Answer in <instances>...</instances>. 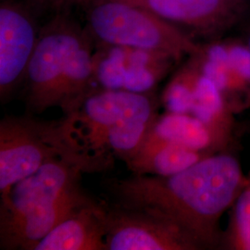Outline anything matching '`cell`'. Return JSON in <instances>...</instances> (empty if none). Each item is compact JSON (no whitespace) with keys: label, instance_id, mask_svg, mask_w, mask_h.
<instances>
[{"label":"cell","instance_id":"1","mask_svg":"<svg viewBox=\"0 0 250 250\" xmlns=\"http://www.w3.org/2000/svg\"><path fill=\"white\" fill-rule=\"evenodd\" d=\"M238 159L218 152L170 176L134 174L106 183L112 203L142 210L178 225L204 250L221 249L220 223L249 184Z\"/></svg>","mask_w":250,"mask_h":250},{"label":"cell","instance_id":"2","mask_svg":"<svg viewBox=\"0 0 250 250\" xmlns=\"http://www.w3.org/2000/svg\"><path fill=\"white\" fill-rule=\"evenodd\" d=\"M83 173L77 164L50 161L0 197V249L35 250L54 227L96 199L83 188Z\"/></svg>","mask_w":250,"mask_h":250},{"label":"cell","instance_id":"3","mask_svg":"<svg viewBox=\"0 0 250 250\" xmlns=\"http://www.w3.org/2000/svg\"><path fill=\"white\" fill-rule=\"evenodd\" d=\"M69 161L84 173L102 171L72 134L62 118L44 121L27 113L0 122V197L50 161Z\"/></svg>","mask_w":250,"mask_h":250},{"label":"cell","instance_id":"4","mask_svg":"<svg viewBox=\"0 0 250 250\" xmlns=\"http://www.w3.org/2000/svg\"><path fill=\"white\" fill-rule=\"evenodd\" d=\"M86 8V29L98 43L161 51L178 62L200 49V44L185 31L139 6L120 0H91Z\"/></svg>","mask_w":250,"mask_h":250},{"label":"cell","instance_id":"5","mask_svg":"<svg viewBox=\"0 0 250 250\" xmlns=\"http://www.w3.org/2000/svg\"><path fill=\"white\" fill-rule=\"evenodd\" d=\"M84 34L68 14L56 15L40 30L24 79L27 113L38 115L60 106L65 70Z\"/></svg>","mask_w":250,"mask_h":250},{"label":"cell","instance_id":"6","mask_svg":"<svg viewBox=\"0 0 250 250\" xmlns=\"http://www.w3.org/2000/svg\"><path fill=\"white\" fill-rule=\"evenodd\" d=\"M161 100L154 93L97 88L83 100L76 110L64 115L65 122L86 154L102 170L94 148L109 128L133 121L152 122L160 115Z\"/></svg>","mask_w":250,"mask_h":250},{"label":"cell","instance_id":"7","mask_svg":"<svg viewBox=\"0 0 250 250\" xmlns=\"http://www.w3.org/2000/svg\"><path fill=\"white\" fill-rule=\"evenodd\" d=\"M107 208V250H203V246L170 221L115 203Z\"/></svg>","mask_w":250,"mask_h":250},{"label":"cell","instance_id":"8","mask_svg":"<svg viewBox=\"0 0 250 250\" xmlns=\"http://www.w3.org/2000/svg\"><path fill=\"white\" fill-rule=\"evenodd\" d=\"M151 11L191 37L208 41L242 22L250 13V0H120Z\"/></svg>","mask_w":250,"mask_h":250},{"label":"cell","instance_id":"9","mask_svg":"<svg viewBox=\"0 0 250 250\" xmlns=\"http://www.w3.org/2000/svg\"><path fill=\"white\" fill-rule=\"evenodd\" d=\"M39 32L32 12L23 4L14 0L1 2L0 99L3 104L24 83Z\"/></svg>","mask_w":250,"mask_h":250},{"label":"cell","instance_id":"10","mask_svg":"<svg viewBox=\"0 0 250 250\" xmlns=\"http://www.w3.org/2000/svg\"><path fill=\"white\" fill-rule=\"evenodd\" d=\"M107 203L94 199L68 216L34 250H107Z\"/></svg>","mask_w":250,"mask_h":250},{"label":"cell","instance_id":"11","mask_svg":"<svg viewBox=\"0 0 250 250\" xmlns=\"http://www.w3.org/2000/svg\"><path fill=\"white\" fill-rule=\"evenodd\" d=\"M211 155L161 140L148 133L142 147L125 164L134 174L170 176Z\"/></svg>","mask_w":250,"mask_h":250},{"label":"cell","instance_id":"12","mask_svg":"<svg viewBox=\"0 0 250 250\" xmlns=\"http://www.w3.org/2000/svg\"><path fill=\"white\" fill-rule=\"evenodd\" d=\"M149 134L170 143L212 154L228 150L232 143V140L216 133L192 114H160Z\"/></svg>","mask_w":250,"mask_h":250},{"label":"cell","instance_id":"13","mask_svg":"<svg viewBox=\"0 0 250 250\" xmlns=\"http://www.w3.org/2000/svg\"><path fill=\"white\" fill-rule=\"evenodd\" d=\"M190 57L199 71L217 85L234 114L250 107V93L232 69L224 40L200 44L199 51Z\"/></svg>","mask_w":250,"mask_h":250},{"label":"cell","instance_id":"14","mask_svg":"<svg viewBox=\"0 0 250 250\" xmlns=\"http://www.w3.org/2000/svg\"><path fill=\"white\" fill-rule=\"evenodd\" d=\"M88 30L73 51L63 76L60 106L64 115L76 110L94 87V43Z\"/></svg>","mask_w":250,"mask_h":250},{"label":"cell","instance_id":"15","mask_svg":"<svg viewBox=\"0 0 250 250\" xmlns=\"http://www.w3.org/2000/svg\"><path fill=\"white\" fill-rule=\"evenodd\" d=\"M125 49V75L124 90L135 93H154L158 83L178 61L169 54L126 47Z\"/></svg>","mask_w":250,"mask_h":250},{"label":"cell","instance_id":"16","mask_svg":"<svg viewBox=\"0 0 250 250\" xmlns=\"http://www.w3.org/2000/svg\"><path fill=\"white\" fill-rule=\"evenodd\" d=\"M190 114L197 117L216 133L230 140L233 139L235 114L217 85L200 71L196 84L195 102Z\"/></svg>","mask_w":250,"mask_h":250},{"label":"cell","instance_id":"17","mask_svg":"<svg viewBox=\"0 0 250 250\" xmlns=\"http://www.w3.org/2000/svg\"><path fill=\"white\" fill-rule=\"evenodd\" d=\"M199 70L191 57L170 78L162 91L161 106L165 112L190 114L195 102Z\"/></svg>","mask_w":250,"mask_h":250},{"label":"cell","instance_id":"18","mask_svg":"<svg viewBox=\"0 0 250 250\" xmlns=\"http://www.w3.org/2000/svg\"><path fill=\"white\" fill-rule=\"evenodd\" d=\"M94 52V82L101 89H124L126 65L124 46L98 43Z\"/></svg>","mask_w":250,"mask_h":250},{"label":"cell","instance_id":"19","mask_svg":"<svg viewBox=\"0 0 250 250\" xmlns=\"http://www.w3.org/2000/svg\"><path fill=\"white\" fill-rule=\"evenodd\" d=\"M222 248L250 250V179L230 208V220L224 232Z\"/></svg>","mask_w":250,"mask_h":250},{"label":"cell","instance_id":"20","mask_svg":"<svg viewBox=\"0 0 250 250\" xmlns=\"http://www.w3.org/2000/svg\"><path fill=\"white\" fill-rule=\"evenodd\" d=\"M224 43L232 69L249 91L250 96V49L242 40L226 39Z\"/></svg>","mask_w":250,"mask_h":250},{"label":"cell","instance_id":"21","mask_svg":"<svg viewBox=\"0 0 250 250\" xmlns=\"http://www.w3.org/2000/svg\"><path fill=\"white\" fill-rule=\"evenodd\" d=\"M84 0H31L33 6L45 11L59 14H68L72 7L83 3Z\"/></svg>","mask_w":250,"mask_h":250},{"label":"cell","instance_id":"22","mask_svg":"<svg viewBox=\"0 0 250 250\" xmlns=\"http://www.w3.org/2000/svg\"><path fill=\"white\" fill-rule=\"evenodd\" d=\"M249 178H250V176H249Z\"/></svg>","mask_w":250,"mask_h":250}]
</instances>
